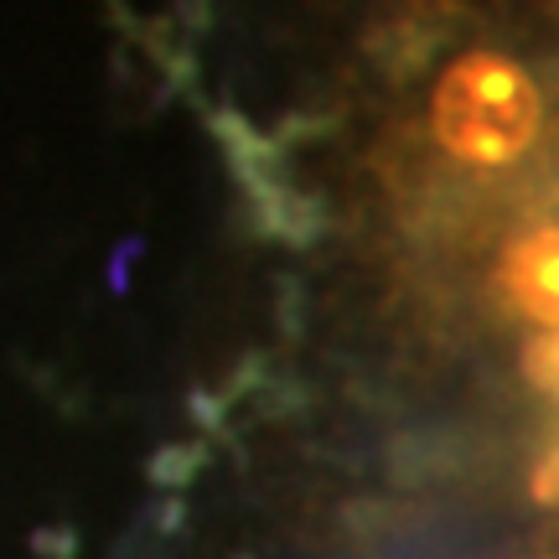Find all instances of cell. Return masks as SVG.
I'll return each instance as SVG.
<instances>
[{
  "instance_id": "3",
  "label": "cell",
  "mask_w": 559,
  "mask_h": 559,
  "mask_svg": "<svg viewBox=\"0 0 559 559\" xmlns=\"http://www.w3.org/2000/svg\"><path fill=\"white\" fill-rule=\"evenodd\" d=\"M523 368H528V379L539 383L544 394H555L559 400V332H549V337L534 342L528 358H523Z\"/></svg>"
},
{
  "instance_id": "4",
  "label": "cell",
  "mask_w": 559,
  "mask_h": 559,
  "mask_svg": "<svg viewBox=\"0 0 559 559\" xmlns=\"http://www.w3.org/2000/svg\"><path fill=\"white\" fill-rule=\"evenodd\" d=\"M534 498L559 508V440L539 456V466H534Z\"/></svg>"
},
{
  "instance_id": "2",
  "label": "cell",
  "mask_w": 559,
  "mask_h": 559,
  "mask_svg": "<svg viewBox=\"0 0 559 559\" xmlns=\"http://www.w3.org/2000/svg\"><path fill=\"white\" fill-rule=\"evenodd\" d=\"M492 296L502 311L544 321L559 332V218L534 223L502 243L492 264Z\"/></svg>"
},
{
  "instance_id": "1",
  "label": "cell",
  "mask_w": 559,
  "mask_h": 559,
  "mask_svg": "<svg viewBox=\"0 0 559 559\" xmlns=\"http://www.w3.org/2000/svg\"><path fill=\"white\" fill-rule=\"evenodd\" d=\"M549 99L539 73L508 47H466L445 62L425 99V130L461 171H513L544 140Z\"/></svg>"
}]
</instances>
